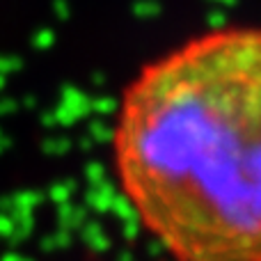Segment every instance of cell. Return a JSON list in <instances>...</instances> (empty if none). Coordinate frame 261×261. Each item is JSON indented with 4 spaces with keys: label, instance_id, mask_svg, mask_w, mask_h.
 <instances>
[{
    "label": "cell",
    "instance_id": "obj_1",
    "mask_svg": "<svg viewBox=\"0 0 261 261\" xmlns=\"http://www.w3.org/2000/svg\"><path fill=\"white\" fill-rule=\"evenodd\" d=\"M113 163L172 261H261V28L204 32L142 67Z\"/></svg>",
    "mask_w": 261,
    "mask_h": 261
}]
</instances>
